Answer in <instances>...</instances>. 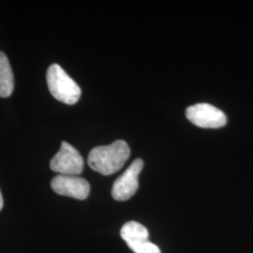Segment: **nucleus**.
<instances>
[{"mask_svg":"<svg viewBox=\"0 0 253 253\" xmlns=\"http://www.w3.org/2000/svg\"><path fill=\"white\" fill-rule=\"evenodd\" d=\"M130 150L125 141L118 140L109 145L94 147L88 155V165L95 172L110 175L119 171L127 159Z\"/></svg>","mask_w":253,"mask_h":253,"instance_id":"obj_1","label":"nucleus"},{"mask_svg":"<svg viewBox=\"0 0 253 253\" xmlns=\"http://www.w3.org/2000/svg\"><path fill=\"white\" fill-rule=\"evenodd\" d=\"M46 80L49 91L54 99L69 105L75 104L80 99V86L58 64L49 67Z\"/></svg>","mask_w":253,"mask_h":253,"instance_id":"obj_2","label":"nucleus"},{"mask_svg":"<svg viewBox=\"0 0 253 253\" xmlns=\"http://www.w3.org/2000/svg\"><path fill=\"white\" fill-rule=\"evenodd\" d=\"M50 167L59 174L79 175L84 171V159L73 145L62 142L59 151L51 160Z\"/></svg>","mask_w":253,"mask_h":253,"instance_id":"obj_3","label":"nucleus"},{"mask_svg":"<svg viewBox=\"0 0 253 253\" xmlns=\"http://www.w3.org/2000/svg\"><path fill=\"white\" fill-rule=\"evenodd\" d=\"M120 235L134 253H162L157 245L148 239V231L143 224L128 221L121 228Z\"/></svg>","mask_w":253,"mask_h":253,"instance_id":"obj_4","label":"nucleus"},{"mask_svg":"<svg viewBox=\"0 0 253 253\" xmlns=\"http://www.w3.org/2000/svg\"><path fill=\"white\" fill-rule=\"evenodd\" d=\"M186 117L192 124L205 128H217L226 124L225 114L217 107L208 103H198L190 106Z\"/></svg>","mask_w":253,"mask_h":253,"instance_id":"obj_5","label":"nucleus"},{"mask_svg":"<svg viewBox=\"0 0 253 253\" xmlns=\"http://www.w3.org/2000/svg\"><path fill=\"white\" fill-rule=\"evenodd\" d=\"M144 167V162L137 159L115 181L112 189V196L117 201L130 199L138 190L139 174Z\"/></svg>","mask_w":253,"mask_h":253,"instance_id":"obj_6","label":"nucleus"},{"mask_svg":"<svg viewBox=\"0 0 253 253\" xmlns=\"http://www.w3.org/2000/svg\"><path fill=\"white\" fill-rule=\"evenodd\" d=\"M51 187L59 195L77 200L86 199L90 192L89 183L78 175L58 174L51 182Z\"/></svg>","mask_w":253,"mask_h":253,"instance_id":"obj_7","label":"nucleus"},{"mask_svg":"<svg viewBox=\"0 0 253 253\" xmlns=\"http://www.w3.org/2000/svg\"><path fill=\"white\" fill-rule=\"evenodd\" d=\"M14 89V77L7 55L0 51V97H9Z\"/></svg>","mask_w":253,"mask_h":253,"instance_id":"obj_8","label":"nucleus"},{"mask_svg":"<svg viewBox=\"0 0 253 253\" xmlns=\"http://www.w3.org/2000/svg\"><path fill=\"white\" fill-rule=\"evenodd\" d=\"M3 205H4V202H3V197H2V194H1V191H0V211L3 208Z\"/></svg>","mask_w":253,"mask_h":253,"instance_id":"obj_9","label":"nucleus"}]
</instances>
